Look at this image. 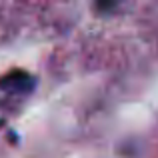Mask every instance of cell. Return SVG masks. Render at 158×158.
I'll use <instances>...</instances> for the list:
<instances>
[{
  "label": "cell",
  "mask_w": 158,
  "mask_h": 158,
  "mask_svg": "<svg viewBox=\"0 0 158 158\" xmlns=\"http://www.w3.org/2000/svg\"><path fill=\"white\" fill-rule=\"evenodd\" d=\"M36 86V78L30 76L26 70H10L0 76V88L10 94H30Z\"/></svg>",
  "instance_id": "cell-1"
}]
</instances>
